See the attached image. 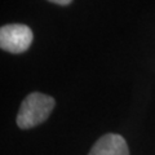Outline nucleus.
<instances>
[{
	"label": "nucleus",
	"mask_w": 155,
	"mask_h": 155,
	"mask_svg": "<svg viewBox=\"0 0 155 155\" xmlns=\"http://www.w3.org/2000/svg\"><path fill=\"white\" fill-rule=\"evenodd\" d=\"M54 100L51 96L34 92L23 98L17 115V124L22 129H30L48 119L54 109Z\"/></svg>",
	"instance_id": "obj_1"
},
{
	"label": "nucleus",
	"mask_w": 155,
	"mask_h": 155,
	"mask_svg": "<svg viewBox=\"0 0 155 155\" xmlns=\"http://www.w3.org/2000/svg\"><path fill=\"white\" fill-rule=\"evenodd\" d=\"M32 31L26 25L11 23L0 27V48L11 53H22L30 48Z\"/></svg>",
	"instance_id": "obj_2"
},
{
	"label": "nucleus",
	"mask_w": 155,
	"mask_h": 155,
	"mask_svg": "<svg viewBox=\"0 0 155 155\" xmlns=\"http://www.w3.org/2000/svg\"><path fill=\"white\" fill-rule=\"evenodd\" d=\"M88 155H129V149L120 134L107 133L97 140Z\"/></svg>",
	"instance_id": "obj_3"
},
{
	"label": "nucleus",
	"mask_w": 155,
	"mask_h": 155,
	"mask_svg": "<svg viewBox=\"0 0 155 155\" xmlns=\"http://www.w3.org/2000/svg\"><path fill=\"white\" fill-rule=\"evenodd\" d=\"M52 3L58 4V5H70V4H71V0H53Z\"/></svg>",
	"instance_id": "obj_4"
}]
</instances>
